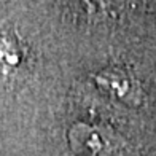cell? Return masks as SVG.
<instances>
[{"mask_svg":"<svg viewBox=\"0 0 156 156\" xmlns=\"http://www.w3.org/2000/svg\"><path fill=\"white\" fill-rule=\"evenodd\" d=\"M24 62L26 51L16 40H0V83L16 78Z\"/></svg>","mask_w":156,"mask_h":156,"instance_id":"cell-1","label":"cell"}]
</instances>
